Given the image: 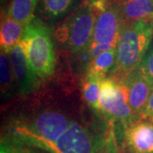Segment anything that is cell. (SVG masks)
Returning <instances> with one entry per match:
<instances>
[{"instance_id":"obj_24","label":"cell","mask_w":153,"mask_h":153,"mask_svg":"<svg viewBox=\"0 0 153 153\" xmlns=\"http://www.w3.org/2000/svg\"><path fill=\"white\" fill-rule=\"evenodd\" d=\"M120 148H121V153H131V152H129L128 151H127V150H125L124 148L121 147V146H120Z\"/></svg>"},{"instance_id":"obj_6","label":"cell","mask_w":153,"mask_h":153,"mask_svg":"<svg viewBox=\"0 0 153 153\" xmlns=\"http://www.w3.org/2000/svg\"><path fill=\"white\" fill-rule=\"evenodd\" d=\"M99 138L82 122L75 120L55 142L48 146L44 151L49 153H95Z\"/></svg>"},{"instance_id":"obj_3","label":"cell","mask_w":153,"mask_h":153,"mask_svg":"<svg viewBox=\"0 0 153 153\" xmlns=\"http://www.w3.org/2000/svg\"><path fill=\"white\" fill-rule=\"evenodd\" d=\"M98 16L91 4L85 1L57 27L55 40L71 55H83L91 43Z\"/></svg>"},{"instance_id":"obj_25","label":"cell","mask_w":153,"mask_h":153,"mask_svg":"<svg viewBox=\"0 0 153 153\" xmlns=\"http://www.w3.org/2000/svg\"><path fill=\"white\" fill-rule=\"evenodd\" d=\"M149 21H150V22H151V24H152V27H153V15L152 16L151 19H150Z\"/></svg>"},{"instance_id":"obj_17","label":"cell","mask_w":153,"mask_h":153,"mask_svg":"<svg viewBox=\"0 0 153 153\" xmlns=\"http://www.w3.org/2000/svg\"><path fill=\"white\" fill-rule=\"evenodd\" d=\"M0 82L1 94L2 95H6L10 91L12 85L15 82V78L10 55H8V54L2 49L0 53Z\"/></svg>"},{"instance_id":"obj_16","label":"cell","mask_w":153,"mask_h":153,"mask_svg":"<svg viewBox=\"0 0 153 153\" xmlns=\"http://www.w3.org/2000/svg\"><path fill=\"white\" fill-rule=\"evenodd\" d=\"M95 153H121L115 124L112 122H108L104 134L99 138Z\"/></svg>"},{"instance_id":"obj_11","label":"cell","mask_w":153,"mask_h":153,"mask_svg":"<svg viewBox=\"0 0 153 153\" xmlns=\"http://www.w3.org/2000/svg\"><path fill=\"white\" fill-rule=\"evenodd\" d=\"M25 26L6 15L1 22L0 44L1 49L8 55L18 43H20Z\"/></svg>"},{"instance_id":"obj_4","label":"cell","mask_w":153,"mask_h":153,"mask_svg":"<svg viewBox=\"0 0 153 153\" xmlns=\"http://www.w3.org/2000/svg\"><path fill=\"white\" fill-rule=\"evenodd\" d=\"M100 113L121 128L140 119L130 107L124 80H116L109 76L101 81Z\"/></svg>"},{"instance_id":"obj_5","label":"cell","mask_w":153,"mask_h":153,"mask_svg":"<svg viewBox=\"0 0 153 153\" xmlns=\"http://www.w3.org/2000/svg\"><path fill=\"white\" fill-rule=\"evenodd\" d=\"M123 25V21L117 4H108L97 17L91 43L83 54L88 66L101 52L117 48Z\"/></svg>"},{"instance_id":"obj_14","label":"cell","mask_w":153,"mask_h":153,"mask_svg":"<svg viewBox=\"0 0 153 153\" xmlns=\"http://www.w3.org/2000/svg\"><path fill=\"white\" fill-rule=\"evenodd\" d=\"M39 0H12L8 16L26 26L34 17Z\"/></svg>"},{"instance_id":"obj_23","label":"cell","mask_w":153,"mask_h":153,"mask_svg":"<svg viewBox=\"0 0 153 153\" xmlns=\"http://www.w3.org/2000/svg\"><path fill=\"white\" fill-rule=\"evenodd\" d=\"M0 153H7V150H6L5 144L4 141L1 142V147H0Z\"/></svg>"},{"instance_id":"obj_21","label":"cell","mask_w":153,"mask_h":153,"mask_svg":"<svg viewBox=\"0 0 153 153\" xmlns=\"http://www.w3.org/2000/svg\"><path fill=\"white\" fill-rule=\"evenodd\" d=\"M93 7H96V8H100L103 7L107 4H111V3H115L118 0H86Z\"/></svg>"},{"instance_id":"obj_9","label":"cell","mask_w":153,"mask_h":153,"mask_svg":"<svg viewBox=\"0 0 153 153\" xmlns=\"http://www.w3.org/2000/svg\"><path fill=\"white\" fill-rule=\"evenodd\" d=\"M124 82L128 91L130 107L134 112L140 117L150 95L152 93L153 83L148 79L140 67L130 72Z\"/></svg>"},{"instance_id":"obj_22","label":"cell","mask_w":153,"mask_h":153,"mask_svg":"<svg viewBox=\"0 0 153 153\" xmlns=\"http://www.w3.org/2000/svg\"><path fill=\"white\" fill-rule=\"evenodd\" d=\"M29 148V150H28V153H44V152H42L41 151V149H35V147L31 148V146H28Z\"/></svg>"},{"instance_id":"obj_15","label":"cell","mask_w":153,"mask_h":153,"mask_svg":"<svg viewBox=\"0 0 153 153\" xmlns=\"http://www.w3.org/2000/svg\"><path fill=\"white\" fill-rule=\"evenodd\" d=\"M100 78L91 73L86 72L82 82V95L87 104L95 111L100 113V94L101 81Z\"/></svg>"},{"instance_id":"obj_1","label":"cell","mask_w":153,"mask_h":153,"mask_svg":"<svg viewBox=\"0 0 153 153\" xmlns=\"http://www.w3.org/2000/svg\"><path fill=\"white\" fill-rule=\"evenodd\" d=\"M152 38L153 27L150 21L123 22L117 45V61L110 77L125 80L140 66Z\"/></svg>"},{"instance_id":"obj_20","label":"cell","mask_w":153,"mask_h":153,"mask_svg":"<svg viewBox=\"0 0 153 153\" xmlns=\"http://www.w3.org/2000/svg\"><path fill=\"white\" fill-rule=\"evenodd\" d=\"M140 117L153 122V91L150 95V98L148 100L147 104H146L145 109L143 111Z\"/></svg>"},{"instance_id":"obj_7","label":"cell","mask_w":153,"mask_h":153,"mask_svg":"<svg viewBox=\"0 0 153 153\" xmlns=\"http://www.w3.org/2000/svg\"><path fill=\"white\" fill-rule=\"evenodd\" d=\"M120 146L131 153H153V122L140 118L122 128Z\"/></svg>"},{"instance_id":"obj_19","label":"cell","mask_w":153,"mask_h":153,"mask_svg":"<svg viewBox=\"0 0 153 153\" xmlns=\"http://www.w3.org/2000/svg\"><path fill=\"white\" fill-rule=\"evenodd\" d=\"M3 141V140H2ZM5 144L7 153H28L29 148L18 143L4 141Z\"/></svg>"},{"instance_id":"obj_2","label":"cell","mask_w":153,"mask_h":153,"mask_svg":"<svg viewBox=\"0 0 153 153\" xmlns=\"http://www.w3.org/2000/svg\"><path fill=\"white\" fill-rule=\"evenodd\" d=\"M21 42L26 50L29 66L38 80L53 76L55 54L49 27L41 19L34 16L25 26Z\"/></svg>"},{"instance_id":"obj_12","label":"cell","mask_w":153,"mask_h":153,"mask_svg":"<svg viewBox=\"0 0 153 153\" xmlns=\"http://www.w3.org/2000/svg\"><path fill=\"white\" fill-rule=\"evenodd\" d=\"M76 3V0H41L38 10L44 20L53 23L67 16Z\"/></svg>"},{"instance_id":"obj_8","label":"cell","mask_w":153,"mask_h":153,"mask_svg":"<svg viewBox=\"0 0 153 153\" xmlns=\"http://www.w3.org/2000/svg\"><path fill=\"white\" fill-rule=\"evenodd\" d=\"M9 55L15 82L19 92L22 95L28 94L37 88L39 80L29 66L26 50L21 41L14 47Z\"/></svg>"},{"instance_id":"obj_10","label":"cell","mask_w":153,"mask_h":153,"mask_svg":"<svg viewBox=\"0 0 153 153\" xmlns=\"http://www.w3.org/2000/svg\"><path fill=\"white\" fill-rule=\"evenodd\" d=\"M115 3L123 22L149 21L153 15V0H118Z\"/></svg>"},{"instance_id":"obj_18","label":"cell","mask_w":153,"mask_h":153,"mask_svg":"<svg viewBox=\"0 0 153 153\" xmlns=\"http://www.w3.org/2000/svg\"><path fill=\"white\" fill-rule=\"evenodd\" d=\"M139 67L153 83V43L150 45Z\"/></svg>"},{"instance_id":"obj_13","label":"cell","mask_w":153,"mask_h":153,"mask_svg":"<svg viewBox=\"0 0 153 153\" xmlns=\"http://www.w3.org/2000/svg\"><path fill=\"white\" fill-rule=\"evenodd\" d=\"M117 61V48L105 50L99 54L90 61L87 67L88 73H91L105 79L108 73L113 70Z\"/></svg>"}]
</instances>
